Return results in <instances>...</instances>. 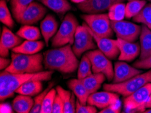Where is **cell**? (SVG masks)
I'll list each match as a JSON object with an SVG mask.
<instances>
[{
  "label": "cell",
  "mask_w": 151,
  "mask_h": 113,
  "mask_svg": "<svg viewBox=\"0 0 151 113\" xmlns=\"http://www.w3.org/2000/svg\"><path fill=\"white\" fill-rule=\"evenodd\" d=\"M43 64L47 70L69 74L78 68L79 62L71 45L67 44L45 52L43 54Z\"/></svg>",
  "instance_id": "obj_1"
},
{
  "label": "cell",
  "mask_w": 151,
  "mask_h": 113,
  "mask_svg": "<svg viewBox=\"0 0 151 113\" xmlns=\"http://www.w3.org/2000/svg\"><path fill=\"white\" fill-rule=\"evenodd\" d=\"M10 64L5 69L7 72L16 74L34 73L43 70V55L40 53L29 55L12 52Z\"/></svg>",
  "instance_id": "obj_2"
},
{
  "label": "cell",
  "mask_w": 151,
  "mask_h": 113,
  "mask_svg": "<svg viewBox=\"0 0 151 113\" xmlns=\"http://www.w3.org/2000/svg\"><path fill=\"white\" fill-rule=\"evenodd\" d=\"M54 71H41L34 73L16 74L7 72L4 70L0 74V88L16 92L18 88L27 82L31 81H47L52 79Z\"/></svg>",
  "instance_id": "obj_3"
},
{
  "label": "cell",
  "mask_w": 151,
  "mask_h": 113,
  "mask_svg": "<svg viewBox=\"0 0 151 113\" xmlns=\"http://www.w3.org/2000/svg\"><path fill=\"white\" fill-rule=\"evenodd\" d=\"M149 83H151V70L138 74L124 82L104 84L103 85V89L115 92L125 98Z\"/></svg>",
  "instance_id": "obj_4"
},
{
  "label": "cell",
  "mask_w": 151,
  "mask_h": 113,
  "mask_svg": "<svg viewBox=\"0 0 151 113\" xmlns=\"http://www.w3.org/2000/svg\"><path fill=\"white\" fill-rule=\"evenodd\" d=\"M79 22L73 13H68L62 22L56 35L52 39V46L59 48L67 44L73 45Z\"/></svg>",
  "instance_id": "obj_5"
},
{
  "label": "cell",
  "mask_w": 151,
  "mask_h": 113,
  "mask_svg": "<svg viewBox=\"0 0 151 113\" xmlns=\"http://www.w3.org/2000/svg\"><path fill=\"white\" fill-rule=\"evenodd\" d=\"M81 18L91 31L97 35L102 37L111 38L113 36L114 31L111 27V20L106 14H83Z\"/></svg>",
  "instance_id": "obj_6"
},
{
  "label": "cell",
  "mask_w": 151,
  "mask_h": 113,
  "mask_svg": "<svg viewBox=\"0 0 151 113\" xmlns=\"http://www.w3.org/2000/svg\"><path fill=\"white\" fill-rule=\"evenodd\" d=\"M151 93V83L125 97L123 102L125 112H145V104Z\"/></svg>",
  "instance_id": "obj_7"
},
{
  "label": "cell",
  "mask_w": 151,
  "mask_h": 113,
  "mask_svg": "<svg viewBox=\"0 0 151 113\" xmlns=\"http://www.w3.org/2000/svg\"><path fill=\"white\" fill-rule=\"evenodd\" d=\"M72 48L77 58L81 57L85 52L96 48L92 34L89 30L88 25L85 22L82 25H79L77 27L75 35L74 43Z\"/></svg>",
  "instance_id": "obj_8"
},
{
  "label": "cell",
  "mask_w": 151,
  "mask_h": 113,
  "mask_svg": "<svg viewBox=\"0 0 151 113\" xmlns=\"http://www.w3.org/2000/svg\"><path fill=\"white\" fill-rule=\"evenodd\" d=\"M91 64L93 73H102L106 76L109 81H113L114 68L113 64L108 57L98 50H92L86 53Z\"/></svg>",
  "instance_id": "obj_9"
},
{
  "label": "cell",
  "mask_w": 151,
  "mask_h": 113,
  "mask_svg": "<svg viewBox=\"0 0 151 113\" xmlns=\"http://www.w3.org/2000/svg\"><path fill=\"white\" fill-rule=\"evenodd\" d=\"M111 27L117 38L121 40L135 42L138 40L141 33L142 26L125 20L112 21Z\"/></svg>",
  "instance_id": "obj_10"
},
{
  "label": "cell",
  "mask_w": 151,
  "mask_h": 113,
  "mask_svg": "<svg viewBox=\"0 0 151 113\" xmlns=\"http://www.w3.org/2000/svg\"><path fill=\"white\" fill-rule=\"evenodd\" d=\"M47 9L43 4L33 1L20 14L16 20L22 25H32L43 19Z\"/></svg>",
  "instance_id": "obj_11"
},
{
  "label": "cell",
  "mask_w": 151,
  "mask_h": 113,
  "mask_svg": "<svg viewBox=\"0 0 151 113\" xmlns=\"http://www.w3.org/2000/svg\"><path fill=\"white\" fill-rule=\"evenodd\" d=\"M124 1L125 0H86L77 4V7L85 14H95L104 12L114 4Z\"/></svg>",
  "instance_id": "obj_12"
},
{
  "label": "cell",
  "mask_w": 151,
  "mask_h": 113,
  "mask_svg": "<svg viewBox=\"0 0 151 113\" xmlns=\"http://www.w3.org/2000/svg\"><path fill=\"white\" fill-rule=\"evenodd\" d=\"M119 101V94L115 92L104 91L95 92L90 94L88 99V104L100 110L109 107Z\"/></svg>",
  "instance_id": "obj_13"
},
{
  "label": "cell",
  "mask_w": 151,
  "mask_h": 113,
  "mask_svg": "<svg viewBox=\"0 0 151 113\" xmlns=\"http://www.w3.org/2000/svg\"><path fill=\"white\" fill-rule=\"evenodd\" d=\"M22 43V38L17 34L12 33L8 27L4 26L0 39V55L6 58L9 55L10 50H12Z\"/></svg>",
  "instance_id": "obj_14"
},
{
  "label": "cell",
  "mask_w": 151,
  "mask_h": 113,
  "mask_svg": "<svg viewBox=\"0 0 151 113\" xmlns=\"http://www.w3.org/2000/svg\"><path fill=\"white\" fill-rule=\"evenodd\" d=\"M115 42L119 49V60L132 62L140 54V45L138 42H130L117 38Z\"/></svg>",
  "instance_id": "obj_15"
},
{
  "label": "cell",
  "mask_w": 151,
  "mask_h": 113,
  "mask_svg": "<svg viewBox=\"0 0 151 113\" xmlns=\"http://www.w3.org/2000/svg\"><path fill=\"white\" fill-rule=\"evenodd\" d=\"M142 73V71L134 66H131L126 62H125V61L119 60L115 62V66H114L113 83H119L124 82Z\"/></svg>",
  "instance_id": "obj_16"
},
{
  "label": "cell",
  "mask_w": 151,
  "mask_h": 113,
  "mask_svg": "<svg viewBox=\"0 0 151 113\" xmlns=\"http://www.w3.org/2000/svg\"><path fill=\"white\" fill-rule=\"evenodd\" d=\"M88 29L92 34L95 42L99 50L110 60H115L119 56V49L115 42V40H112L108 37H102L98 36L91 31L90 27Z\"/></svg>",
  "instance_id": "obj_17"
},
{
  "label": "cell",
  "mask_w": 151,
  "mask_h": 113,
  "mask_svg": "<svg viewBox=\"0 0 151 113\" xmlns=\"http://www.w3.org/2000/svg\"><path fill=\"white\" fill-rule=\"evenodd\" d=\"M58 30V22L52 14H47L41 21L40 31L47 46H48L50 40L56 35Z\"/></svg>",
  "instance_id": "obj_18"
},
{
  "label": "cell",
  "mask_w": 151,
  "mask_h": 113,
  "mask_svg": "<svg viewBox=\"0 0 151 113\" xmlns=\"http://www.w3.org/2000/svg\"><path fill=\"white\" fill-rule=\"evenodd\" d=\"M57 94L63 100L64 104V113L76 112L77 99L75 95L71 90H67L63 88L60 85L56 86Z\"/></svg>",
  "instance_id": "obj_19"
},
{
  "label": "cell",
  "mask_w": 151,
  "mask_h": 113,
  "mask_svg": "<svg viewBox=\"0 0 151 113\" xmlns=\"http://www.w3.org/2000/svg\"><path fill=\"white\" fill-rule=\"evenodd\" d=\"M139 45L140 54L139 60L147 58L151 55V30L145 24L142 25L139 35Z\"/></svg>",
  "instance_id": "obj_20"
},
{
  "label": "cell",
  "mask_w": 151,
  "mask_h": 113,
  "mask_svg": "<svg viewBox=\"0 0 151 113\" xmlns=\"http://www.w3.org/2000/svg\"><path fill=\"white\" fill-rule=\"evenodd\" d=\"M45 43L42 41L25 40L19 45L12 50L13 52L24 54H35L40 52L44 48Z\"/></svg>",
  "instance_id": "obj_21"
},
{
  "label": "cell",
  "mask_w": 151,
  "mask_h": 113,
  "mask_svg": "<svg viewBox=\"0 0 151 113\" xmlns=\"http://www.w3.org/2000/svg\"><path fill=\"white\" fill-rule=\"evenodd\" d=\"M106 79V76L102 73H93L84 79H79L86 87L89 94L96 92L102 86V84Z\"/></svg>",
  "instance_id": "obj_22"
},
{
  "label": "cell",
  "mask_w": 151,
  "mask_h": 113,
  "mask_svg": "<svg viewBox=\"0 0 151 113\" xmlns=\"http://www.w3.org/2000/svg\"><path fill=\"white\" fill-rule=\"evenodd\" d=\"M34 105V99L32 97L19 94L15 97L12 102L14 110L17 113H29L31 112Z\"/></svg>",
  "instance_id": "obj_23"
},
{
  "label": "cell",
  "mask_w": 151,
  "mask_h": 113,
  "mask_svg": "<svg viewBox=\"0 0 151 113\" xmlns=\"http://www.w3.org/2000/svg\"><path fill=\"white\" fill-rule=\"evenodd\" d=\"M68 87L76 96L80 102L83 104H88V99L90 95L84 86L82 82L79 79H73L68 81Z\"/></svg>",
  "instance_id": "obj_24"
},
{
  "label": "cell",
  "mask_w": 151,
  "mask_h": 113,
  "mask_svg": "<svg viewBox=\"0 0 151 113\" xmlns=\"http://www.w3.org/2000/svg\"><path fill=\"white\" fill-rule=\"evenodd\" d=\"M46 8L58 14H65L71 10L72 6L67 0H39Z\"/></svg>",
  "instance_id": "obj_25"
},
{
  "label": "cell",
  "mask_w": 151,
  "mask_h": 113,
  "mask_svg": "<svg viewBox=\"0 0 151 113\" xmlns=\"http://www.w3.org/2000/svg\"><path fill=\"white\" fill-rule=\"evenodd\" d=\"M42 81H31L20 86L16 90V93L31 97L38 95L42 91L43 83Z\"/></svg>",
  "instance_id": "obj_26"
},
{
  "label": "cell",
  "mask_w": 151,
  "mask_h": 113,
  "mask_svg": "<svg viewBox=\"0 0 151 113\" xmlns=\"http://www.w3.org/2000/svg\"><path fill=\"white\" fill-rule=\"evenodd\" d=\"M41 31L32 25H23L18 29L17 34L25 40L36 41L41 38Z\"/></svg>",
  "instance_id": "obj_27"
},
{
  "label": "cell",
  "mask_w": 151,
  "mask_h": 113,
  "mask_svg": "<svg viewBox=\"0 0 151 113\" xmlns=\"http://www.w3.org/2000/svg\"><path fill=\"white\" fill-rule=\"evenodd\" d=\"M147 4L146 0H134L128 1L125 6V18H133Z\"/></svg>",
  "instance_id": "obj_28"
},
{
  "label": "cell",
  "mask_w": 151,
  "mask_h": 113,
  "mask_svg": "<svg viewBox=\"0 0 151 113\" xmlns=\"http://www.w3.org/2000/svg\"><path fill=\"white\" fill-rule=\"evenodd\" d=\"M125 6L124 2L116 3L112 6L108 10V15L112 21H121L125 18Z\"/></svg>",
  "instance_id": "obj_29"
},
{
  "label": "cell",
  "mask_w": 151,
  "mask_h": 113,
  "mask_svg": "<svg viewBox=\"0 0 151 113\" xmlns=\"http://www.w3.org/2000/svg\"><path fill=\"white\" fill-rule=\"evenodd\" d=\"M0 20L2 24L10 29H12L14 25V21L6 0H0Z\"/></svg>",
  "instance_id": "obj_30"
},
{
  "label": "cell",
  "mask_w": 151,
  "mask_h": 113,
  "mask_svg": "<svg viewBox=\"0 0 151 113\" xmlns=\"http://www.w3.org/2000/svg\"><path fill=\"white\" fill-rule=\"evenodd\" d=\"M132 19L134 22L146 25L151 30V3L146 4L142 10Z\"/></svg>",
  "instance_id": "obj_31"
},
{
  "label": "cell",
  "mask_w": 151,
  "mask_h": 113,
  "mask_svg": "<svg viewBox=\"0 0 151 113\" xmlns=\"http://www.w3.org/2000/svg\"><path fill=\"white\" fill-rule=\"evenodd\" d=\"M91 74H93V72L92 69H91V62L87 55L85 54L82 56L78 68H77V79H84V78L91 75Z\"/></svg>",
  "instance_id": "obj_32"
},
{
  "label": "cell",
  "mask_w": 151,
  "mask_h": 113,
  "mask_svg": "<svg viewBox=\"0 0 151 113\" xmlns=\"http://www.w3.org/2000/svg\"><path fill=\"white\" fill-rule=\"evenodd\" d=\"M33 1H34V0H10L11 8L15 20Z\"/></svg>",
  "instance_id": "obj_33"
},
{
  "label": "cell",
  "mask_w": 151,
  "mask_h": 113,
  "mask_svg": "<svg viewBox=\"0 0 151 113\" xmlns=\"http://www.w3.org/2000/svg\"><path fill=\"white\" fill-rule=\"evenodd\" d=\"M57 95L56 89L52 88L46 94L42 104L41 113H52L55 98Z\"/></svg>",
  "instance_id": "obj_34"
},
{
  "label": "cell",
  "mask_w": 151,
  "mask_h": 113,
  "mask_svg": "<svg viewBox=\"0 0 151 113\" xmlns=\"http://www.w3.org/2000/svg\"><path fill=\"white\" fill-rule=\"evenodd\" d=\"M54 83H50L48 87L45 90H43L35 96V99H34V105L31 110V113H41L43 100H44L46 94L52 88V87H54Z\"/></svg>",
  "instance_id": "obj_35"
},
{
  "label": "cell",
  "mask_w": 151,
  "mask_h": 113,
  "mask_svg": "<svg viewBox=\"0 0 151 113\" xmlns=\"http://www.w3.org/2000/svg\"><path fill=\"white\" fill-rule=\"evenodd\" d=\"M96 107L90 104H83L77 100L76 104V112L77 113H96Z\"/></svg>",
  "instance_id": "obj_36"
},
{
  "label": "cell",
  "mask_w": 151,
  "mask_h": 113,
  "mask_svg": "<svg viewBox=\"0 0 151 113\" xmlns=\"http://www.w3.org/2000/svg\"><path fill=\"white\" fill-rule=\"evenodd\" d=\"M52 113H64V104L58 94L55 98Z\"/></svg>",
  "instance_id": "obj_37"
},
{
  "label": "cell",
  "mask_w": 151,
  "mask_h": 113,
  "mask_svg": "<svg viewBox=\"0 0 151 113\" xmlns=\"http://www.w3.org/2000/svg\"><path fill=\"white\" fill-rule=\"evenodd\" d=\"M134 66L137 68L150 69L151 68V55L147 58L138 60L134 63Z\"/></svg>",
  "instance_id": "obj_38"
},
{
  "label": "cell",
  "mask_w": 151,
  "mask_h": 113,
  "mask_svg": "<svg viewBox=\"0 0 151 113\" xmlns=\"http://www.w3.org/2000/svg\"><path fill=\"white\" fill-rule=\"evenodd\" d=\"M121 105L120 101H118L113 104L110 105L109 107H106L100 110V113H119L121 112Z\"/></svg>",
  "instance_id": "obj_39"
},
{
  "label": "cell",
  "mask_w": 151,
  "mask_h": 113,
  "mask_svg": "<svg viewBox=\"0 0 151 113\" xmlns=\"http://www.w3.org/2000/svg\"><path fill=\"white\" fill-rule=\"evenodd\" d=\"M15 93L16 92L8 90V89L0 88V100H1V102H3L8 98H12Z\"/></svg>",
  "instance_id": "obj_40"
},
{
  "label": "cell",
  "mask_w": 151,
  "mask_h": 113,
  "mask_svg": "<svg viewBox=\"0 0 151 113\" xmlns=\"http://www.w3.org/2000/svg\"><path fill=\"white\" fill-rule=\"evenodd\" d=\"M11 63L10 59L6 58L5 57H1L0 58V69L1 70H5L8 67Z\"/></svg>",
  "instance_id": "obj_41"
},
{
  "label": "cell",
  "mask_w": 151,
  "mask_h": 113,
  "mask_svg": "<svg viewBox=\"0 0 151 113\" xmlns=\"http://www.w3.org/2000/svg\"><path fill=\"white\" fill-rule=\"evenodd\" d=\"M151 108V93H150V95L149 96V98H148V100L147 102H146V104H145V108L146 110V108Z\"/></svg>",
  "instance_id": "obj_42"
},
{
  "label": "cell",
  "mask_w": 151,
  "mask_h": 113,
  "mask_svg": "<svg viewBox=\"0 0 151 113\" xmlns=\"http://www.w3.org/2000/svg\"><path fill=\"white\" fill-rule=\"evenodd\" d=\"M84 1H86V0H71V1L73 2V3L77 4L82 3V2H83Z\"/></svg>",
  "instance_id": "obj_43"
},
{
  "label": "cell",
  "mask_w": 151,
  "mask_h": 113,
  "mask_svg": "<svg viewBox=\"0 0 151 113\" xmlns=\"http://www.w3.org/2000/svg\"><path fill=\"white\" fill-rule=\"evenodd\" d=\"M145 113H151V108H148L147 110H146L145 111Z\"/></svg>",
  "instance_id": "obj_44"
},
{
  "label": "cell",
  "mask_w": 151,
  "mask_h": 113,
  "mask_svg": "<svg viewBox=\"0 0 151 113\" xmlns=\"http://www.w3.org/2000/svg\"><path fill=\"white\" fill-rule=\"evenodd\" d=\"M128 1H134V0H127Z\"/></svg>",
  "instance_id": "obj_45"
},
{
  "label": "cell",
  "mask_w": 151,
  "mask_h": 113,
  "mask_svg": "<svg viewBox=\"0 0 151 113\" xmlns=\"http://www.w3.org/2000/svg\"><path fill=\"white\" fill-rule=\"evenodd\" d=\"M149 1H151V0H149Z\"/></svg>",
  "instance_id": "obj_46"
},
{
  "label": "cell",
  "mask_w": 151,
  "mask_h": 113,
  "mask_svg": "<svg viewBox=\"0 0 151 113\" xmlns=\"http://www.w3.org/2000/svg\"><path fill=\"white\" fill-rule=\"evenodd\" d=\"M8 1H10V0H8Z\"/></svg>",
  "instance_id": "obj_47"
}]
</instances>
